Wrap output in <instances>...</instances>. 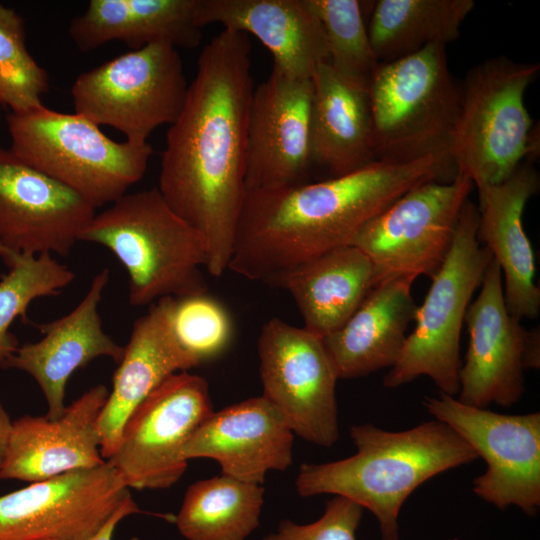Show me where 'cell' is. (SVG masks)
<instances>
[{
	"mask_svg": "<svg viewBox=\"0 0 540 540\" xmlns=\"http://www.w3.org/2000/svg\"><path fill=\"white\" fill-rule=\"evenodd\" d=\"M539 71L538 63L498 56L471 68L459 85L448 155L478 194L505 181L538 150L524 97Z\"/></svg>",
	"mask_w": 540,
	"mask_h": 540,
	"instance_id": "5b68a950",
	"label": "cell"
},
{
	"mask_svg": "<svg viewBox=\"0 0 540 540\" xmlns=\"http://www.w3.org/2000/svg\"><path fill=\"white\" fill-rule=\"evenodd\" d=\"M198 23L255 36L272 54L273 69L311 79L329 62L322 25L307 0H200Z\"/></svg>",
	"mask_w": 540,
	"mask_h": 540,
	"instance_id": "7402d4cb",
	"label": "cell"
},
{
	"mask_svg": "<svg viewBox=\"0 0 540 540\" xmlns=\"http://www.w3.org/2000/svg\"><path fill=\"white\" fill-rule=\"evenodd\" d=\"M108 394L98 384L56 420L26 415L14 421L0 479L37 482L103 464L97 422Z\"/></svg>",
	"mask_w": 540,
	"mask_h": 540,
	"instance_id": "ffe728a7",
	"label": "cell"
},
{
	"mask_svg": "<svg viewBox=\"0 0 540 540\" xmlns=\"http://www.w3.org/2000/svg\"><path fill=\"white\" fill-rule=\"evenodd\" d=\"M187 89L177 48L158 41L80 74L71 95L76 114L144 144L157 127L177 119Z\"/></svg>",
	"mask_w": 540,
	"mask_h": 540,
	"instance_id": "9c48e42d",
	"label": "cell"
},
{
	"mask_svg": "<svg viewBox=\"0 0 540 540\" xmlns=\"http://www.w3.org/2000/svg\"><path fill=\"white\" fill-rule=\"evenodd\" d=\"M311 79L272 69L254 87L248 116L246 192L307 182L312 168Z\"/></svg>",
	"mask_w": 540,
	"mask_h": 540,
	"instance_id": "2e32d148",
	"label": "cell"
},
{
	"mask_svg": "<svg viewBox=\"0 0 540 540\" xmlns=\"http://www.w3.org/2000/svg\"><path fill=\"white\" fill-rule=\"evenodd\" d=\"M23 18L0 2V104L11 112L43 105L49 87L46 70L26 47Z\"/></svg>",
	"mask_w": 540,
	"mask_h": 540,
	"instance_id": "1f68e13d",
	"label": "cell"
},
{
	"mask_svg": "<svg viewBox=\"0 0 540 540\" xmlns=\"http://www.w3.org/2000/svg\"><path fill=\"white\" fill-rule=\"evenodd\" d=\"M0 258L8 267L0 281V366H4L19 346L10 332L14 320L26 318L33 300L60 293L75 275L49 253H20L0 246Z\"/></svg>",
	"mask_w": 540,
	"mask_h": 540,
	"instance_id": "f546056e",
	"label": "cell"
},
{
	"mask_svg": "<svg viewBox=\"0 0 540 540\" xmlns=\"http://www.w3.org/2000/svg\"><path fill=\"white\" fill-rule=\"evenodd\" d=\"M539 188V174L526 161L505 181L478 194L477 239L499 265L507 310L520 321L535 319L540 312L535 256L522 221L528 200Z\"/></svg>",
	"mask_w": 540,
	"mask_h": 540,
	"instance_id": "44dd1931",
	"label": "cell"
},
{
	"mask_svg": "<svg viewBox=\"0 0 540 540\" xmlns=\"http://www.w3.org/2000/svg\"><path fill=\"white\" fill-rule=\"evenodd\" d=\"M311 80L312 165L337 177L375 161L368 89L339 75L329 62L319 64Z\"/></svg>",
	"mask_w": 540,
	"mask_h": 540,
	"instance_id": "d4e9b609",
	"label": "cell"
},
{
	"mask_svg": "<svg viewBox=\"0 0 540 540\" xmlns=\"http://www.w3.org/2000/svg\"><path fill=\"white\" fill-rule=\"evenodd\" d=\"M169 321L175 342L192 368L220 356L233 337L228 310L207 293L174 297Z\"/></svg>",
	"mask_w": 540,
	"mask_h": 540,
	"instance_id": "d6a6232c",
	"label": "cell"
},
{
	"mask_svg": "<svg viewBox=\"0 0 540 540\" xmlns=\"http://www.w3.org/2000/svg\"><path fill=\"white\" fill-rule=\"evenodd\" d=\"M263 504L262 485L221 474L189 486L174 522L186 540H246Z\"/></svg>",
	"mask_w": 540,
	"mask_h": 540,
	"instance_id": "f1b7e54d",
	"label": "cell"
},
{
	"mask_svg": "<svg viewBox=\"0 0 540 540\" xmlns=\"http://www.w3.org/2000/svg\"><path fill=\"white\" fill-rule=\"evenodd\" d=\"M131 497L117 470H72L0 496V540H84Z\"/></svg>",
	"mask_w": 540,
	"mask_h": 540,
	"instance_id": "9a60e30c",
	"label": "cell"
},
{
	"mask_svg": "<svg viewBox=\"0 0 540 540\" xmlns=\"http://www.w3.org/2000/svg\"><path fill=\"white\" fill-rule=\"evenodd\" d=\"M174 297H163L133 324L124 355L113 376L112 390L99 415L101 456L116 451L126 421L167 377L191 369L172 335L169 314Z\"/></svg>",
	"mask_w": 540,
	"mask_h": 540,
	"instance_id": "603a6c76",
	"label": "cell"
},
{
	"mask_svg": "<svg viewBox=\"0 0 540 540\" xmlns=\"http://www.w3.org/2000/svg\"><path fill=\"white\" fill-rule=\"evenodd\" d=\"M0 127H1V115H0Z\"/></svg>",
	"mask_w": 540,
	"mask_h": 540,
	"instance_id": "8d00e7d4",
	"label": "cell"
},
{
	"mask_svg": "<svg viewBox=\"0 0 540 540\" xmlns=\"http://www.w3.org/2000/svg\"><path fill=\"white\" fill-rule=\"evenodd\" d=\"M270 286L289 292L304 328L324 338L347 322L375 286L374 270L361 250L347 245L277 277Z\"/></svg>",
	"mask_w": 540,
	"mask_h": 540,
	"instance_id": "4316f807",
	"label": "cell"
},
{
	"mask_svg": "<svg viewBox=\"0 0 540 540\" xmlns=\"http://www.w3.org/2000/svg\"><path fill=\"white\" fill-rule=\"evenodd\" d=\"M479 295L467 308L469 344L459 371L458 400L486 408L510 407L524 391V370L540 366L539 327L527 330L507 310L502 273L492 260Z\"/></svg>",
	"mask_w": 540,
	"mask_h": 540,
	"instance_id": "5bb4252c",
	"label": "cell"
},
{
	"mask_svg": "<svg viewBox=\"0 0 540 540\" xmlns=\"http://www.w3.org/2000/svg\"><path fill=\"white\" fill-rule=\"evenodd\" d=\"M207 381L187 371L159 384L130 415L107 460L128 488L165 489L184 474L182 450L213 413Z\"/></svg>",
	"mask_w": 540,
	"mask_h": 540,
	"instance_id": "7c38bea8",
	"label": "cell"
},
{
	"mask_svg": "<svg viewBox=\"0 0 540 540\" xmlns=\"http://www.w3.org/2000/svg\"><path fill=\"white\" fill-rule=\"evenodd\" d=\"M415 280L397 277L375 285L347 322L322 338L338 378L365 376L396 363L418 307L411 293Z\"/></svg>",
	"mask_w": 540,
	"mask_h": 540,
	"instance_id": "cb8c5ba5",
	"label": "cell"
},
{
	"mask_svg": "<svg viewBox=\"0 0 540 540\" xmlns=\"http://www.w3.org/2000/svg\"><path fill=\"white\" fill-rule=\"evenodd\" d=\"M80 241L107 247L125 267L133 306L207 293L206 242L157 187L126 193L95 214Z\"/></svg>",
	"mask_w": 540,
	"mask_h": 540,
	"instance_id": "277c9868",
	"label": "cell"
},
{
	"mask_svg": "<svg viewBox=\"0 0 540 540\" xmlns=\"http://www.w3.org/2000/svg\"><path fill=\"white\" fill-rule=\"evenodd\" d=\"M139 512L140 510L132 496L129 497L97 533L84 540H113L114 531L119 522L129 515Z\"/></svg>",
	"mask_w": 540,
	"mask_h": 540,
	"instance_id": "e575fe53",
	"label": "cell"
},
{
	"mask_svg": "<svg viewBox=\"0 0 540 540\" xmlns=\"http://www.w3.org/2000/svg\"><path fill=\"white\" fill-rule=\"evenodd\" d=\"M350 436L357 452L334 462L302 464L296 490L301 497L343 496L368 509L379 522L381 540H399L400 509L422 483L478 458L463 438L437 419L404 431L354 425Z\"/></svg>",
	"mask_w": 540,
	"mask_h": 540,
	"instance_id": "3957f363",
	"label": "cell"
},
{
	"mask_svg": "<svg viewBox=\"0 0 540 540\" xmlns=\"http://www.w3.org/2000/svg\"><path fill=\"white\" fill-rule=\"evenodd\" d=\"M200 0H91L72 19L69 35L82 52L118 40L132 50L166 41L174 47L199 45Z\"/></svg>",
	"mask_w": 540,
	"mask_h": 540,
	"instance_id": "484cf974",
	"label": "cell"
},
{
	"mask_svg": "<svg viewBox=\"0 0 540 540\" xmlns=\"http://www.w3.org/2000/svg\"><path fill=\"white\" fill-rule=\"evenodd\" d=\"M364 508L356 502L335 495L324 513L310 524H297L289 519L279 523L277 530L262 540H356Z\"/></svg>",
	"mask_w": 540,
	"mask_h": 540,
	"instance_id": "836d02e7",
	"label": "cell"
},
{
	"mask_svg": "<svg viewBox=\"0 0 540 540\" xmlns=\"http://www.w3.org/2000/svg\"><path fill=\"white\" fill-rule=\"evenodd\" d=\"M478 207L465 202L452 246L427 295L417 307L415 326L407 335L396 363L383 378L387 388H397L428 376L441 393L459 392L460 335L467 308L481 286L493 256L477 239Z\"/></svg>",
	"mask_w": 540,
	"mask_h": 540,
	"instance_id": "ba28073f",
	"label": "cell"
},
{
	"mask_svg": "<svg viewBox=\"0 0 540 540\" xmlns=\"http://www.w3.org/2000/svg\"><path fill=\"white\" fill-rule=\"evenodd\" d=\"M108 281L109 270L105 268L94 276L85 296L69 314L37 324L44 337L18 346L3 366L33 377L47 401L45 416L50 420L64 413L66 385L76 370L98 357H109L118 364L122 360L124 347L103 330L98 313Z\"/></svg>",
	"mask_w": 540,
	"mask_h": 540,
	"instance_id": "d6986e66",
	"label": "cell"
},
{
	"mask_svg": "<svg viewBox=\"0 0 540 540\" xmlns=\"http://www.w3.org/2000/svg\"><path fill=\"white\" fill-rule=\"evenodd\" d=\"M294 433L263 396L213 412L192 434L183 458H210L222 474L262 485L268 471H285L293 460Z\"/></svg>",
	"mask_w": 540,
	"mask_h": 540,
	"instance_id": "ac0fdd59",
	"label": "cell"
},
{
	"mask_svg": "<svg viewBox=\"0 0 540 540\" xmlns=\"http://www.w3.org/2000/svg\"><path fill=\"white\" fill-rule=\"evenodd\" d=\"M10 150L23 162L73 190L95 209L111 204L145 174L152 147L116 142L74 113L41 105L7 116Z\"/></svg>",
	"mask_w": 540,
	"mask_h": 540,
	"instance_id": "8992f818",
	"label": "cell"
},
{
	"mask_svg": "<svg viewBox=\"0 0 540 540\" xmlns=\"http://www.w3.org/2000/svg\"><path fill=\"white\" fill-rule=\"evenodd\" d=\"M444 157L375 160L345 175L247 191L228 269L268 285L336 248L414 187L447 181Z\"/></svg>",
	"mask_w": 540,
	"mask_h": 540,
	"instance_id": "7a4b0ae2",
	"label": "cell"
},
{
	"mask_svg": "<svg viewBox=\"0 0 540 540\" xmlns=\"http://www.w3.org/2000/svg\"><path fill=\"white\" fill-rule=\"evenodd\" d=\"M13 422L0 403V467L5 459L10 435L12 432Z\"/></svg>",
	"mask_w": 540,
	"mask_h": 540,
	"instance_id": "d590c367",
	"label": "cell"
},
{
	"mask_svg": "<svg viewBox=\"0 0 540 540\" xmlns=\"http://www.w3.org/2000/svg\"><path fill=\"white\" fill-rule=\"evenodd\" d=\"M423 404L437 420L463 438L487 465L473 481L479 498L503 510L511 505L527 515L540 506V413L499 414L441 393Z\"/></svg>",
	"mask_w": 540,
	"mask_h": 540,
	"instance_id": "4fadbf2b",
	"label": "cell"
},
{
	"mask_svg": "<svg viewBox=\"0 0 540 540\" xmlns=\"http://www.w3.org/2000/svg\"><path fill=\"white\" fill-rule=\"evenodd\" d=\"M95 210L70 188L0 147V246L67 256Z\"/></svg>",
	"mask_w": 540,
	"mask_h": 540,
	"instance_id": "e0dca14e",
	"label": "cell"
},
{
	"mask_svg": "<svg viewBox=\"0 0 540 540\" xmlns=\"http://www.w3.org/2000/svg\"><path fill=\"white\" fill-rule=\"evenodd\" d=\"M262 396L300 438L329 448L339 439L338 375L323 339L279 318L258 338Z\"/></svg>",
	"mask_w": 540,
	"mask_h": 540,
	"instance_id": "8fae6325",
	"label": "cell"
},
{
	"mask_svg": "<svg viewBox=\"0 0 540 540\" xmlns=\"http://www.w3.org/2000/svg\"><path fill=\"white\" fill-rule=\"evenodd\" d=\"M320 21L329 64L345 79L368 89L379 61L364 19L367 2L359 0H307Z\"/></svg>",
	"mask_w": 540,
	"mask_h": 540,
	"instance_id": "4dcf8cb0",
	"label": "cell"
},
{
	"mask_svg": "<svg viewBox=\"0 0 540 540\" xmlns=\"http://www.w3.org/2000/svg\"><path fill=\"white\" fill-rule=\"evenodd\" d=\"M368 96L376 160L408 161L430 155L450 160L460 87L450 72L446 45L430 44L379 63Z\"/></svg>",
	"mask_w": 540,
	"mask_h": 540,
	"instance_id": "52a82bcc",
	"label": "cell"
},
{
	"mask_svg": "<svg viewBox=\"0 0 540 540\" xmlns=\"http://www.w3.org/2000/svg\"><path fill=\"white\" fill-rule=\"evenodd\" d=\"M250 52L249 36L227 29L203 47L161 156L157 188L172 210L203 236L206 271L213 277L228 270L246 195L254 90Z\"/></svg>",
	"mask_w": 540,
	"mask_h": 540,
	"instance_id": "6da1fadb",
	"label": "cell"
},
{
	"mask_svg": "<svg viewBox=\"0 0 540 540\" xmlns=\"http://www.w3.org/2000/svg\"><path fill=\"white\" fill-rule=\"evenodd\" d=\"M474 8V0L373 2L367 28L379 63L408 56L430 44L455 41Z\"/></svg>",
	"mask_w": 540,
	"mask_h": 540,
	"instance_id": "83f0119b",
	"label": "cell"
},
{
	"mask_svg": "<svg viewBox=\"0 0 540 540\" xmlns=\"http://www.w3.org/2000/svg\"><path fill=\"white\" fill-rule=\"evenodd\" d=\"M473 187L459 173L450 181H429L370 220L351 245L371 261L375 285L397 277L431 279L452 246L460 212Z\"/></svg>",
	"mask_w": 540,
	"mask_h": 540,
	"instance_id": "30bf717a",
	"label": "cell"
}]
</instances>
